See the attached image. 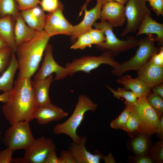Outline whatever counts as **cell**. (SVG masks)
<instances>
[{
	"label": "cell",
	"mask_w": 163,
	"mask_h": 163,
	"mask_svg": "<svg viewBox=\"0 0 163 163\" xmlns=\"http://www.w3.org/2000/svg\"><path fill=\"white\" fill-rule=\"evenodd\" d=\"M37 107L30 78H26L17 79L14 82L2 111L11 125L20 121L33 120Z\"/></svg>",
	"instance_id": "cell-1"
},
{
	"label": "cell",
	"mask_w": 163,
	"mask_h": 163,
	"mask_svg": "<svg viewBox=\"0 0 163 163\" xmlns=\"http://www.w3.org/2000/svg\"><path fill=\"white\" fill-rule=\"evenodd\" d=\"M50 37L44 30L39 31L32 39L17 46L15 52L19 72L17 79L30 78L35 73Z\"/></svg>",
	"instance_id": "cell-2"
},
{
	"label": "cell",
	"mask_w": 163,
	"mask_h": 163,
	"mask_svg": "<svg viewBox=\"0 0 163 163\" xmlns=\"http://www.w3.org/2000/svg\"><path fill=\"white\" fill-rule=\"evenodd\" d=\"M97 108V104L87 95H80L72 115L65 122L55 126L53 129V133L58 135L66 134L70 137L73 142H79L81 136L77 134L76 131L84 119L85 114L88 111H94Z\"/></svg>",
	"instance_id": "cell-3"
},
{
	"label": "cell",
	"mask_w": 163,
	"mask_h": 163,
	"mask_svg": "<svg viewBox=\"0 0 163 163\" xmlns=\"http://www.w3.org/2000/svg\"><path fill=\"white\" fill-rule=\"evenodd\" d=\"M125 104L138 118L139 126L137 132L147 136L160 134V117L149 104L146 97L138 98L133 104Z\"/></svg>",
	"instance_id": "cell-4"
},
{
	"label": "cell",
	"mask_w": 163,
	"mask_h": 163,
	"mask_svg": "<svg viewBox=\"0 0 163 163\" xmlns=\"http://www.w3.org/2000/svg\"><path fill=\"white\" fill-rule=\"evenodd\" d=\"M155 41L151 34H148L146 37L139 40V47L135 55L113 69L111 72L112 74L120 77L127 71H137L150 60L154 54L158 52L159 49L155 45Z\"/></svg>",
	"instance_id": "cell-5"
},
{
	"label": "cell",
	"mask_w": 163,
	"mask_h": 163,
	"mask_svg": "<svg viewBox=\"0 0 163 163\" xmlns=\"http://www.w3.org/2000/svg\"><path fill=\"white\" fill-rule=\"evenodd\" d=\"M93 25L95 28L102 30L105 37L104 41L96 45L101 50L109 51L114 56L138 46L139 40L135 37H130L126 40L118 39L113 32V27L105 21L95 22Z\"/></svg>",
	"instance_id": "cell-6"
},
{
	"label": "cell",
	"mask_w": 163,
	"mask_h": 163,
	"mask_svg": "<svg viewBox=\"0 0 163 163\" xmlns=\"http://www.w3.org/2000/svg\"><path fill=\"white\" fill-rule=\"evenodd\" d=\"M113 56L109 51H104L99 56H83L75 59L71 62L67 63L65 67L68 75L70 76L79 71L89 73L102 64L109 65L114 69L120 63L115 60Z\"/></svg>",
	"instance_id": "cell-7"
},
{
	"label": "cell",
	"mask_w": 163,
	"mask_h": 163,
	"mask_svg": "<svg viewBox=\"0 0 163 163\" xmlns=\"http://www.w3.org/2000/svg\"><path fill=\"white\" fill-rule=\"evenodd\" d=\"M29 122L22 121L11 125L5 133L2 141L4 145L14 151L28 148L35 140Z\"/></svg>",
	"instance_id": "cell-8"
},
{
	"label": "cell",
	"mask_w": 163,
	"mask_h": 163,
	"mask_svg": "<svg viewBox=\"0 0 163 163\" xmlns=\"http://www.w3.org/2000/svg\"><path fill=\"white\" fill-rule=\"evenodd\" d=\"M145 0H128L125 8L127 24L121 36L138 30L146 15L151 13Z\"/></svg>",
	"instance_id": "cell-9"
},
{
	"label": "cell",
	"mask_w": 163,
	"mask_h": 163,
	"mask_svg": "<svg viewBox=\"0 0 163 163\" xmlns=\"http://www.w3.org/2000/svg\"><path fill=\"white\" fill-rule=\"evenodd\" d=\"M56 148L53 139L41 136L35 139L27 149L23 157L13 159V162L44 163L50 151Z\"/></svg>",
	"instance_id": "cell-10"
},
{
	"label": "cell",
	"mask_w": 163,
	"mask_h": 163,
	"mask_svg": "<svg viewBox=\"0 0 163 163\" xmlns=\"http://www.w3.org/2000/svg\"><path fill=\"white\" fill-rule=\"evenodd\" d=\"M63 6L60 3L58 8L46 15L43 30L50 37L58 34L71 36L73 25L63 14Z\"/></svg>",
	"instance_id": "cell-11"
},
{
	"label": "cell",
	"mask_w": 163,
	"mask_h": 163,
	"mask_svg": "<svg viewBox=\"0 0 163 163\" xmlns=\"http://www.w3.org/2000/svg\"><path fill=\"white\" fill-rule=\"evenodd\" d=\"M43 61L40 69L34 76V80L44 79L55 73V80L63 79L68 76L66 69L59 65L55 60L53 54L52 47L48 44L44 51Z\"/></svg>",
	"instance_id": "cell-12"
},
{
	"label": "cell",
	"mask_w": 163,
	"mask_h": 163,
	"mask_svg": "<svg viewBox=\"0 0 163 163\" xmlns=\"http://www.w3.org/2000/svg\"><path fill=\"white\" fill-rule=\"evenodd\" d=\"M101 21L107 22L112 27L122 26L126 17L124 5L115 1H110L104 4L101 13Z\"/></svg>",
	"instance_id": "cell-13"
},
{
	"label": "cell",
	"mask_w": 163,
	"mask_h": 163,
	"mask_svg": "<svg viewBox=\"0 0 163 163\" xmlns=\"http://www.w3.org/2000/svg\"><path fill=\"white\" fill-rule=\"evenodd\" d=\"M102 4L98 0L95 6L89 10L87 7H82L80 13L81 15L83 11L85 12L84 18L78 24L73 26V30L71 36V40L72 43L76 40L78 37L81 34L88 32L92 28L95 21L100 18Z\"/></svg>",
	"instance_id": "cell-14"
},
{
	"label": "cell",
	"mask_w": 163,
	"mask_h": 163,
	"mask_svg": "<svg viewBox=\"0 0 163 163\" xmlns=\"http://www.w3.org/2000/svg\"><path fill=\"white\" fill-rule=\"evenodd\" d=\"M137 72V78L142 81L151 90L163 83V67L156 65L150 60Z\"/></svg>",
	"instance_id": "cell-15"
},
{
	"label": "cell",
	"mask_w": 163,
	"mask_h": 163,
	"mask_svg": "<svg viewBox=\"0 0 163 163\" xmlns=\"http://www.w3.org/2000/svg\"><path fill=\"white\" fill-rule=\"evenodd\" d=\"M87 140L86 137L82 136L79 142H73L69 145V150L76 163H100L103 158V155L98 152L93 154L88 151L85 146Z\"/></svg>",
	"instance_id": "cell-16"
},
{
	"label": "cell",
	"mask_w": 163,
	"mask_h": 163,
	"mask_svg": "<svg viewBox=\"0 0 163 163\" xmlns=\"http://www.w3.org/2000/svg\"><path fill=\"white\" fill-rule=\"evenodd\" d=\"M68 115L67 112L51 103L38 107L35 113L34 119L39 124H46L52 121L60 120Z\"/></svg>",
	"instance_id": "cell-17"
},
{
	"label": "cell",
	"mask_w": 163,
	"mask_h": 163,
	"mask_svg": "<svg viewBox=\"0 0 163 163\" xmlns=\"http://www.w3.org/2000/svg\"><path fill=\"white\" fill-rule=\"evenodd\" d=\"M53 80V75L51 74L43 79L31 81L34 98L38 107L51 103L49 97V90Z\"/></svg>",
	"instance_id": "cell-18"
},
{
	"label": "cell",
	"mask_w": 163,
	"mask_h": 163,
	"mask_svg": "<svg viewBox=\"0 0 163 163\" xmlns=\"http://www.w3.org/2000/svg\"><path fill=\"white\" fill-rule=\"evenodd\" d=\"M20 14L27 25L38 31L44 30L46 15L37 5L21 11Z\"/></svg>",
	"instance_id": "cell-19"
},
{
	"label": "cell",
	"mask_w": 163,
	"mask_h": 163,
	"mask_svg": "<svg viewBox=\"0 0 163 163\" xmlns=\"http://www.w3.org/2000/svg\"><path fill=\"white\" fill-rule=\"evenodd\" d=\"M117 82L119 84L123 85L124 88L130 90L133 92L138 98L147 97L151 92V89L142 81L137 77L133 78L129 75L119 77Z\"/></svg>",
	"instance_id": "cell-20"
},
{
	"label": "cell",
	"mask_w": 163,
	"mask_h": 163,
	"mask_svg": "<svg viewBox=\"0 0 163 163\" xmlns=\"http://www.w3.org/2000/svg\"><path fill=\"white\" fill-rule=\"evenodd\" d=\"M15 20L11 15L0 18V35L14 53L17 47L14 33Z\"/></svg>",
	"instance_id": "cell-21"
},
{
	"label": "cell",
	"mask_w": 163,
	"mask_h": 163,
	"mask_svg": "<svg viewBox=\"0 0 163 163\" xmlns=\"http://www.w3.org/2000/svg\"><path fill=\"white\" fill-rule=\"evenodd\" d=\"M136 36L144 34H155V39L161 45L163 43V24L157 22L151 17V13L148 14L138 29Z\"/></svg>",
	"instance_id": "cell-22"
},
{
	"label": "cell",
	"mask_w": 163,
	"mask_h": 163,
	"mask_svg": "<svg viewBox=\"0 0 163 163\" xmlns=\"http://www.w3.org/2000/svg\"><path fill=\"white\" fill-rule=\"evenodd\" d=\"M14 33L17 46L33 38L39 31L27 25L19 14L15 19Z\"/></svg>",
	"instance_id": "cell-23"
},
{
	"label": "cell",
	"mask_w": 163,
	"mask_h": 163,
	"mask_svg": "<svg viewBox=\"0 0 163 163\" xmlns=\"http://www.w3.org/2000/svg\"><path fill=\"white\" fill-rule=\"evenodd\" d=\"M18 69V62L13 52L9 66L0 76V90L4 92H10L13 87L14 75Z\"/></svg>",
	"instance_id": "cell-24"
},
{
	"label": "cell",
	"mask_w": 163,
	"mask_h": 163,
	"mask_svg": "<svg viewBox=\"0 0 163 163\" xmlns=\"http://www.w3.org/2000/svg\"><path fill=\"white\" fill-rule=\"evenodd\" d=\"M19 14L15 0H0V18L11 15L15 20Z\"/></svg>",
	"instance_id": "cell-25"
},
{
	"label": "cell",
	"mask_w": 163,
	"mask_h": 163,
	"mask_svg": "<svg viewBox=\"0 0 163 163\" xmlns=\"http://www.w3.org/2000/svg\"><path fill=\"white\" fill-rule=\"evenodd\" d=\"M106 87L113 94L114 97L119 99L123 97L125 100L124 103L129 104H133L136 101L138 98L132 91H128L124 88H118L117 90L113 89L108 85Z\"/></svg>",
	"instance_id": "cell-26"
},
{
	"label": "cell",
	"mask_w": 163,
	"mask_h": 163,
	"mask_svg": "<svg viewBox=\"0 0 163 163\" xmlns=\"http://www.w3.org/2000/svg\"><path fill=\"white\" fill-rule=\"evenodd\" d=\"M147 136L143 134L134 139L132 142L133 151L139 155H144L148 146Z\"/></svg>",
	"instance_id": "cell-27"
},
{
	"label": "cell",
	"mask_w": 163,
	"mask_h": 163,
	"mask_svg": "<svg viewBox=\"0 0 163 163\" xmlns=\"http://www.w3.org/2000/svg\"><path fill=\"white\" fill-rule=\"evenodd\" d=\"M147 100L151 106L160 117L163 113V98L158 94L151 92L146 97Z\"/></svg>",
	"instance_id": "cell-28"
},
{
	"label": "cell",
	"mask_w": 163,
	"mask_h": 163,
	"mask_svg": "<svg viewBox=\"0 0 163 163\" xmlns=\"http://www.w3.org/2000/svg\"><path fill=\"white\" fill-rule=\"evenodd\" d=\"M93 44L91 38L87 32L80 34L74 44L70 47V49L82 50L87 47H91Z\"/></svg>",
	"instance_id": "cell-29"
},
{
	"label": "cell",
	"mask_w": 163,
	"mask_h": 163,
	"mask_svg": "<svg viewBox=\"0 0 163 163\" xmlns=\"http://www.w3.org/2000/svg\"><path fill=\"white\" fill-rule=\"evenodd\" d=\"M13 52L9 47L0 50V73L2 74L9 66Z\"/></svg>",
	"instance_id": "cell-30"
},
{
	"label": "cell",
	"mask_w": 163,
	"mask_h": 163,
	"mask_svg": "<svg viewBox=\"0 0 163 163\" xmlns=\"http://www.w3.org/2000/svg\"><path fill=\"white\" fill-rule=\"evenodd\" d=\"M130 110L129 107L125 105V108L120 114L110 123V127L113 129H122L126 124L129 117Z\"/></svg>",
	"instance_id": "cell-31"
},
{
	"label": "cell",
	"mask_w": 163,
	"mask_h": 163,
	"mask_svg": "<svg viewBox=\"0 0 163 163\" xmlns=\"http://www.w3.org/2000/svg\"><path fill=\"white\" fill-rule=\"evenodd\" d=\"M130 110L128 119L122 129L128 133H131L137 131L139 123L136 115L130 109Z\"/></svg>",
	"instance_id": "cell-32"
},
{
	"label": "cell",
	"mask_w": 163,
	"mask_h": 163,
	"mask_svg": "<svg viewBox=\"0 0 163 163\" xmlns=\"http://www.w3.org/2000/svg\"><path fill=\"white\" fill-rule=\"evenodd\" d=\"M152 158L159 163H162L163 160V144L161 141L156 143L151 149Z\"/></svg>",
	"instance_id": "cell-33"
},
{
	"label": "cell",
	"mask_w": 163,
	"mask_h": 163,
	"mask_svg": "<svg viewBox=\"0 0 163 163\" xmlns=\"http://www.w3.org/2000/svg\"><path fill=\"white\" fill-rule=\"evenodd\" d=\"M93 44L95 45L100 44L105 40V37L103 31L101 30L95 28H91L88 31Z\"/></svg>",
	"instance_id": "cell-34"
},
{
	"label": "cell",
	"mask_w": 163,
	"mask_h": 163,
	"mask_svg": "<svg viewBox=\"0 0 163 163\" xmlns=\"http://www.w3.org/2000/svg\"><path fill=\"white\" fill-rule=\"evenodd\" d=\"M60 3L59 0H41L40 4L44 11L50 13L58 8Z\"/></svg>",
	"instance_id": "cell-35"
},
{
	"label": "cell",
	"mask_w": 163,
	"mask_h": 163,
	"mask_svg": "<svg viewBox=\"0 0 163 163\" xmlns=\"http://www.w3.org/2000/svg\"><path fill=\"white\" fill-rule=\"evenodd\" d=\"M19 10L28 9L37 5L40 3V0H15Z\"/></svg>",
	"instance_id": "cell-36"
},
{
	"label": "cell",
	"mask_w": 163,
	"mask_h": 163,
	"mask_svg": "<svg viewBox=\"0 0 163 163\" xmlns=\"http://www.w3.org/2000/svg\"><path fill=\"white\" fill-rule=\"evenodd\" d=\"M15 151L7 147V149L0 152V163L13 162L12 155Z\"/></svg>",
	"instance_id": "cell-37"
},
{
	"label": "cell",
	"mask_w": 163,
	"mask_h": 163,
	"mask_svg": "<svg viewBox=\"0 0 163 163\" xmlns=\"http://www.w3.org/2000/svg\"><path fill=\"white\" fill-rule=\"evenodd\" d=\"M59 158L60 163H76L69 150L62 151Z\"/></svg>",
	"instance_id": "cell-38"
},
{
	"label": "cell",
	"mask_w": 163,
	"mask_h": 163,
	"mask_svg": "<svg viewBox=\"0 0 163 163\" xmlns=\"http://www.w3.org/2000/svg\"><path fill=\"white\" fill-rule=\"evenodd\" d=\"M149 2L152 9L157 16L163 15V0H155Z\"/></svg>",
	"instance_id": "cell-39"
},
{
	"label": "cell",
	"mask_w": 163,
	"mask_h": 163,
	"mask_svg": "<svg viewBox=\"0 0 163 163\" xmlns=\"http://www.w3.org/2000/svg\"><path fill=\"white\" fill-rule=\"evenodd\" d=\"M150 60L154 64L163 67V47H161L158 53L154 54Z\"/></svg>",
	"instance_id": "cell-40"
},
{
	"label": "cell",
	"mask_w": 163,
	"mask_h": 163,
	"mask_svg": "<svg viewBox=\"0 0 163 163\" xmlns=\"http://www.w3.org/2000/svg\"><path fill=\"white\" fill-rule=\"evenodd\" d=\"M44 163H60L59 157L56 152V148L52 149L49 152Z\"/></svg>",
	"instance_id": "cell-41"
},
{
	"label": "cell",
	"mask_w": 163,
	"mask_h": 163,
	"mask_svg": "<svg viewBox=\"0 0 163 163\" xmlns=\"http://www.w3.org/2000/svg\"><path fill=\"white\" fill-rule=\"evenodd\" d=\"M136 160V162L137 163H152V160L150 157L145 156V155H139Z\"/></svg>",
	"instance_id": "cell-42"
},
{
	"label": "cell",
	"mask_w": 163,
	"mask_h": 163,
	"mask_svg": "<svg viewBox=\"0 0 163 163\" xmlns=\"http://www.w3.org/2000/svg\"><path fill=\"white\" fill-rule=\"evenodd\" d=\"M152 92L163 98V84L158 85L152 88Z\"/></svg>",
	"instance_id": "cell-43"
},
{
	"label": "cell",
	"mask_w": 163,
	"mask_h": 163,
	"mask_svg": "<svg viewBox=\"0 0 163 163\" xmlns=\"http://www.w3.org/2000/svg\"><path fill=\"white\" fill-rule=\"evenodd\" d=\"M9 93L4 92L0 94V101L5 103L8 99Z\"/></svg>",
	"instance_id": "cell-44"
},
{
	"label": "cell",
	"mask_w": 163,
	"mask_h": 163,
	"mask_svg": "<svg viewBox=\"0 0 163 163\" xmlns=\"http://www.w3.org/2000/svg\"><path fill=\"white\" fill-rule=\"evenodd\" d=\"M100 2L102 5L104 3L110 1H115L118 2L123 5L126 4L128 0H97Z\"/></svg>",
	"instance_id": "cell-45"
},
{
	"label": "cell",
	"mask_w": 163,
	"mask_h": 163,
	"mask_svg": "<svg viewBox=\"0 0 163 163\" xmlns=\"http://www.w3.org/2000/svg\"><path fill=\"white\" fill-rule=\"evenodd\" d=\"M8 47V44L0 35V50Z\"/></svg>",
	"instance_id": "cell-46"
},
{
	"label": "cell",
	"mask_w": 163,
	"mask_h": 163,
	"mask_svg": "<svg viewBox=\"0 0 163 163\" xmlns=\"http://www.w3.org/2000/svg\"><path fill=\"white\" fill-rule=\"evenodd\" d=\"M105 162L114 163L115 162L111 154H109L108 156L103 157Z\"/></svg>",
	"instance_id": "cell-47"
},
{
	"label": "cell",
	"mask_w": 163,
	"mask_h": 163,
	"mask_svg": "<svg viewBox=\"0 0 163 163\" xmlns=\"http://www.w3.org/2000/svg\"><path fill=\"white\" fill-rule=\"evenodd\" d=\"M160 133L158 135L161 138H163V117L162 116L160 117Z\"/></svg>",
	"instance_id": "cell-48"
},
{
	"label": "cell",
	"mask_w": 163,
	"mask_h": 163,
	"mask_svg": "<svg viewBox=\"0 0 163 163\" xmlns=\"http://www.w3.org/2000/svg\"><path fill=\"white\" fill-rule=\"evenodd\" d=\"M91 0H86L85 3L84 5L82 7H87V4L90 2Z\"/></svg>",
	"instance_id": "cell-49"
},
{
	"label": "cell",
	"mask_w": 163,
	"mask_h": 163,
	"mask_svg": "<svg viewBox=\"0 0 163 163\" xmlns=\"http://www.w3.org/2000/svg\"><path fill=\"white\" fill-rule=\"evenodd\" d=\"M146 2H151V1H154V0H145Z\"/></svg>",
	"instance_id": "cell-50"
},
{
	"label": "cell",
	"mask_w": 163,
	"mask_h": 163,
	"mask_svg": "<svg viewBox=\"0 0 163 163\" xmlns=\"http://www.w3.org/2000/svg\"></svg>",
	"instance_id": "cell-51"
}]
</instances>
